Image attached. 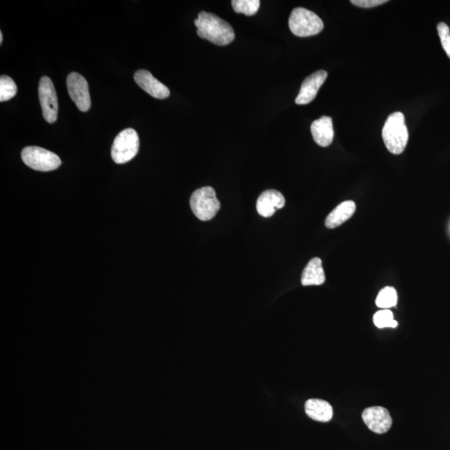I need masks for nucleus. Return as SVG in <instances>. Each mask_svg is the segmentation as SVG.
I'll return each instance as SVG.
<instances>
[{"label": "nucleus", "instance_id": "1", "mask_svg": "<svg viewBox=\"0 0 450 450\" xmlns=\"http://www.w3.org/2000/svg\"><path fill=\"white\" fill-rule=\"evenodd\" d=\"M197 34L201 38L220 46L228 45L236 38L234 31L228 22L212 13L202 11L194 21Z\"/></svg>", "mask_w": 450, "mask_h": 450}, {"label": "nucleus", "instance_id": "2", "mask_svg": "<svg viewBox=\"0 0 450 450\" xmlns=\"http://www.w3.org/2000/svg\"><path fill=\"white\" fill-rule=\"evenodd\" d=\"M382 138L386 148L392 154L401 155L405 151L408 144L409 132L404 113H391L383 125Z\"/></svg>", "mask_w": 450, "mask_h": 450}, {"label": "nucleus", "instance_id": "3", "mask_svg": "<svg viewBox=\"0 0 450 450\" xmlns=\"http://www.w3.org/2000/svg\"><path fill=\"white\" fill-rule=\"evenodd\" d=\"M192 211L199 220H212L221 210V203L212 187L206 186L195 190L190 198Z\"/></svg>", "mask_w": 450, "mask_h": 450}, {"label": "nucleus", "instance_id": "4", "mask_svg": "<svg viewBox=\"0 0 450 450\" xmlns=\"http://www.w3.org/2000/svg\"><path fill=\"white\" fill-rule=\"evenodd\" d=\"M291 32L298 37H310L318 34L324 29V23L314 12L296 8L289 19Z\"/></svg>", "mask_w": 450, "mask_h": 450}, {"label": "nucleus", "instance_id": "5", "mask_svg": "<svg viewBox=\"0 0 450 450\" xmlns=\"http://www.w3.org/2000/svg\"><path fill=\"white\" fill-rule=\"evenodd\" d=\"M139 135L134 128L121 131L113 141L111 155L113 161L122 164L131 161L138 154Z\"/></svg>", "mask_w": 450, "mask_h": 450}, {"label": "nucleus", "instance_id": "6", "mask_svg": "<svg viewBox=\"0 0 450 450\" xmlns=\"http://www.w3.org/2000/svg\"><path fill=\"white\" fill-rule=\"evenodd\" d=\"M21 157L27 166L37 171L56 170L61 164L60 157L54 153L37 146L23 148Z\"/></svg>", "mask_w": 450, "mask_h": 450}, {"label": "nucleus", "instance_id": "7", "mask_svg": "<svg viewBox=\"0 0 450 450\" xmlns=\"http://www.w3.org/2000/svg\"><path fill=\"white\" fill-rule=\"evenodd\" d=\"M38 99L45 120L49 124L56 122L58 119V98L53 82L49 77H42L40 80Z\"/></svg>", "mask_w": 450, "mask_h": 450}, {"label": "nucleus", "instance_id": "8", "mask_svg": "<svg viewBox=\"0 0 450 450\" xmlns=\"http://www.w3.org/2000/svg\"><path fill=\"white\" fill-rule=\"evenodd\" d=\"M67 88L70 98L82 112H87L91 107L89 85L80 74L70 73L67 77Z\"/></svg>", "mask_w": 450, "mask_h": 450}, {"label": "nucleus", "instance_id": "9", "mask_svg": "<svg viewBox=\"0 0 450 450\" xmlns=\"http://www.w3.org/2000/svg\"><path fill=\"white\" fill-rule=\"evenodd\" d=\"M362 418L367 427L376 434H385L392 426L393 420L388 409L381 406L370 407L363 411Z\"/></svg>", "mask_w": 450, "mask_h": 450}, {"label": "nucleus", "instance_id": "10", "mask_svg": "<svg viewBox=\"0 0 450 450\" xmlns=\"http://www.w3.org/2000/svg\"><path fill=\"white\" fill-rule=\"evenodd\" d=\"M328 73L326 70H319L305 79L301 85L300 91L295 99L297 104H310L315 99L321 86L326 80Z\"/></svg>", "mask_w": 450, "mask_h": 450}, {"label": "nucleus", "instance_id": "11", "mask_svg": "<svg viewBox=\"0 0 450 450\" xmlns=\"http://www.w3.org/2000/svg\"><path fill=\"white\" fill-rule=\"evenodd\" d=\"M135 80L141 89L156 99H166L170 95V89L167 86L162 84L146 69H139L136 71Z\"/></svg>", "mask_w": 450, "mask_h": 450}, {"label": "nucleus", "instance_id": "12", "mask_svg": "<svg viewBox=\"0 0 450 450\" xmlns=\"http://www.w3.org/2000/svg\"><path fill=\"white\" fill-rule=\"evenodd\" d=\"M285 199L280 192L275 190L264 191L258 198L256 209L262 217L273 216L277 210L283 208Z\"/></svg>", "mask_w": 450, "mask_h": 450}, {"label": "nucleus", "instance_id": "13", "mask_svg": "<svg viewBox=\"0 0 450 450\" xmlns=\"http://www.w3.org/2000/svg\"><path fill=\"white\" fill-rule=\"evenodd\" d=\"M311 134L315 142L321 147L330 146L334 139V127L330 117L323 116L312 123Z\"/></svg>", "mask_w": 450, "mask_h": 450}, {"label": "nucleus", "instance_id": "14", "mask_svg": "<svg viewBox=\"0 0 450 450\" xmlns=\"http://www.w3.org/2000/svg\"><path fill=\"white\" fill-rule=\"evenodd\" d=\"M356 210L354 201H344L339 205L331 213L328 215L326 220V226L328 229H335L344 224L353 216Z\"/></svg>", "mask_w": 450, "mask_h": 450}, {"label": "nucleus", "instance_id": "15", "mask_svg": "<svg viewBox=\"0 0 450 450\" xmlns=\"http://www.w3.org/2000/svg\"><path fill=\"white\" fill-rule=\"evenodd\" d=\"M326 273L319 258H314L308 262L301 276V284L303 286L321 285L326 282Z\"/></svg>", "mask_w": 450, "mask_h": 450}, {"label": "nucleus", "instance_id": "16", "mask_svg": "<svg viewBox=\"0 0 450 450\" xmlns=\"http://www.w3.org/2000/svg\"><path fill=\"white\" fill-rule=\"evenodd\" d=\"M305 412L312 420L324 423L330 421L334 414L330 403L318 398H311L305 403Z\"/></svg>", "mask_w": 450, "mask_h": 450}, {"label": "nucleus", "instance_id": "17", "mask_svg": "<svg viewBox=\"0 0 450 450\" xmlns=\"http://www.w3.org/2000/svg\"><path fill=\"white\" fill-rule=\"evenodd\" d=\"M398 295L397 292L393 287H385L379 291L377 296L376 305L383 310H388L390 308L394 307L397 304Z\"/></svg>", "mask_w": 450, "mask_h": 450}, {"label": "nucleus", "instance_id": "18", "mask_svg": "<svg viewBox=\"0 0 450 450\" xmlns=\"http://www.w3.org/2000/svg\"><path fill=\"white\" fill-rule=\"evenodd\" d=\"M233 9L236 13L244 14L247 16H252L260 9V0H233Z\"/></svg>", "mask_w": 450, "mask_h": 450}, {"label": "nucleus", "instance_id": "19", "mask_svg": "<svg viewBox=\"0 0 450 450\" xmlns=\"http://www.w3.org/2000/svg\"><path fill=\"white\" fill-rule=\"evenodd\" d=\"M18 91L16 84L7 76L0 78V101L5 102L13 99Z\"/></svg>", "mask_w": 450, "mask_h": 450}, {"label": "nucleus", "instance_id": "20", "mask_svg": "<svg viewBox=\"0 0 450 450\" xmlns=\"http://www.w3.org/2000/svg\"><path fill=\"white\" fill-rule=\"evenodd\" d=\"M375 326L379 328H396L398 322L394 319V314L390 310H382L375 313L374 315Z\"/></svg>", "mask_w": 450, "mask_h": 450}, {"label": "nucleus", "instance_id": "21", "mask_svg": "<svg viewBox=\"0 0 450 450\" xmlns=\"http://www.w3.org/2000/svg\"><path fill=\"white\" fill-rule=\"evenodd\" d=\"M438 34L441 41L442 47L450 58V30L445 23H440L437 26Z\"/></svg>", "mask_w": 450, "mask_h": 450}, {"label": "nucleus", "instance_id": "22", "mask_svg": "<svg viewBox=\"0 0 450 450\" xmlns=\"http://www.w3.org/2000/svg\"><path fill=\"white\" fill-rule=\"evenodd\" d=\"M354 5L361 8H373L383 5L388 1L387 0H351Z\"/></svg>", "mask_w": 450, "mask_h": 450}, {"label": "nucleus", "instance_id": "23", "mask_svg": "<svg viewBox=\"0 0 450 450\" xmlns=\"http://www.w3.org/2000/svg\"><path fill=\"white\" fill-rule=\"evenodd\" d=\"M3 43V34L2 32H0V44H2Z\"/></svg>", "mask_w": 450, "mask_h": 450}]
</instances>
